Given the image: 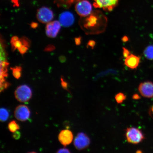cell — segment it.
Masks as SVG:
<instances>
[{"label":"cell","mask_w":153,"mask_h":153,"mask_svg":"<svg viewBox=\"0 0 153 153\" xmlns=\"http://www.w3.org/2000/svg\"><path fill=\"white\" fill-rule=\"evenodd\" d=\"M126 137L128 142L133 144L140 143L144 139V136L140 129L135 127L127 128Z\"/></svg>","instance_id":"cell-1"},{"label":"cell","mask_w":153,"mask_h":153,"mask_svg":"<svg viewBox=\"0 0 153 153\" xmlns=\"http://www.w3.org/2000/svg\"><path fill=\"white\" fill-rule=\"evenodd\" d=\"M32 94L31 89L26 85L19 86L15 90L14 93L15 98L22 102H28L31 98Z\"/></svg>","instance_id":"cell-2"},{"label":"cell","mask_w":153,"mask_h":153,"mask_svg":"<svg viewBox=\"0 0 153 153\" xmlns=\"http://www.w3.org/2000/svg\"><path fill=\"white\" fill-rule=\"evenodd\" d=\"M77 14L82 17H85L91 15L92 11L91 4L87 0H80L77 1L75 7Z\"/></svg>","instance_id":"cell-3"},{"label":"cell","mask_w":153,"mask_h":153,"mask_svg":"<svg viewBox=\"0 0 153 153\" xmlns=\"http://www.w3.org/2000/svg\"><path fill=\"white\" fill-rule=\"evenodd\" d=\"M54 15L53 11L48 7H42L38 10L37 18L42 23H48L52 21Z\"/></svg>","instance_id":"cell-4"},{"label":"cell","mask_w":153,"mask_h":153,"mask_svg":"<svg viewBox=\"0 0 153 153\" xmlns=\"http://www.w3.org/2000/svg\"><path fill=\"white\" fill-rule=\"evenodd\" d=\"M95 8L102 9L106 11H111L117 5L119 0H94Z\"/></svg>","instance_id":"cell-5"},{"label":"cell","mask_w":153,"mask_h":153,"mask_svg":"<svg viewBox=\"0 0 153 153\" xmlns=\"http://www.w3.org/2000/svg\"><path fill=\"white\" fill-rule=\"evenodd\" d=\"M90 143L88 137L83 133L78 134L74 141V145L78 150H81L87 148Z\"/></svg>","instance_id":"cell-6"},{"label":"cell","mask_w":153,"mask_h":153,"mask_svg":"<svg viewBox=\"0 0 153 153\" xmlns=\"http://www.w3.org/2000/svg\"><path fill=\"white\" fill-rule=\"evenodd\" d=\"M30 112L28 107L21 105L17 106L14 111V115L17 120L22 122L27 120L30 116Z\"/></svg>","instance_id":"cell-7"},{"label":"cell","mask_w":153,"mask_h":153,"mask_svg":"<svg viewBox=\"0 0 153 153\" xmlns=\"http://www.w3.org/2000/svg\"><path fill=\"white\" fill-rule=\"evenodd\" d=\"M139 93L143 97L152 98L153 97V83L150 81L143 82L140 84L138 88Z\"/></svg>","instance_id":"cell-8"},{"label":"cell","mask_w":153,"mask_h":153,"mask_svg":"<svg viewBox=\"0 0 153 153\" xmlns=\"http://www.w3.org/2000/svg\"><path fill=\"white\" fill-rule=\"evenodd\" d=\"M61 25L60 22L57 21L48 23L45 28L46 34L48 37H56L60 31Z\"/></svg>","instance_id":"cell-9"},{"label":"cell","mask_w":153,"mask_h":153,"mask_svg":"<svg viewBox=\"0 0 153 153\" xmlns=\"http://www.w3.org/2000/svg\"><path fill=\"white\" fill-rule=\"evenodd\" d=\"M58 139L61 144L66 146L72 143L73 139V134L69 130H63L59 133Z\"/></svg>","instance_id":"cell-10"},{"label":"cell","mask_w":153,"mask_h":153,"mask_svg":"<svg viewBox=\"0 0 153 153\" xmlns=\"http://www.w3.org/2000/svg\"><path fill=\"white\" fill-rule=\"evenodd\" d=\"M74 21V15L69 11L63 12L59 16V22L64 27H69L72 26Z\"/></svg>","instance_id":"cell-11"},{"label":"cell","mask_w":153,"mask_h":153,"mask_svg":"<svg viewBox=\"0 0 153 153\" xmlns=\"http://www.w3.org/2000/svg\"><path fill=\"white\" fill-rule=\"evenodd\" d=\"M140 58L136 55L130 54L125 58L124 63L129 68L134 69L139 66Z\"/></svg>","instance_id":"cell-12"},{"label":"cell","mask_w":153,"mask_h":153,"mask_svg":"<svg viewBox=\"0 0 153 153\" xmlns=\"http://www.w3.org/2000/svg\"><path fill=\"white\" fill-rule=\"evenodd\" d=\"M143 54L148 60L153 61V45L147 47L143 51Z\"/></svg>","instance_id":"cell-13"},{"label":"cell","mask_w":153,"mask_h":153,"mask_svg":"<svg viewBox=\"0 0 153 153\" xmlns=\"http://www.w3.org/2000/svg\"><path fill=\"white\" fill-rule=\"evenodd\" d=\"M9 114L8 110L4 108H1L0 110V119L1 122H4L8 120Z\"/></svg>","instance_id":"cell-14"},{"label":"cell","mask_w":153,"mask_h":153,"mask_svg":"<svg viewBox=\"0 0 153 153\" xmlns=\"http://www.w3.org/2000/svg\"><path fill=\"white\" fill-rule=\"evenodd\" d=\"M12 71L13 76L17 79H19L22 76V68L20 66H15L11 68Z\"/></svg>","instance_id":"cell-15"},{"label":"cell","mask_w":153,"mask_h":153,"mask_svg":"<svg viewBox=\"0 0 153 153\" xmlns=\"http://www.w3.org/2000/svg\"><path fill=\"white\" fill-rule=\"evenodd\" d=\"M8 128L9 131L13 133L20 129V126L14 120L9 122L8 124Z\"/></svg>","instance_id":"cell-16"},{"label":"cell","mask_w":153,"mask_h":153,"mask_svg":"<svg viewBox=\"0 0 153 153\" xmlns=\"http://www.w3.org/2000/svg\"><path fill=\"white\" fill-rule=\"evenodd\" d=\"M126 96L123 93H120L115 96V99L118 104H121L126 100Z\"/></svg>","instance_id":"cell-17"},{"label":"cell","mask_w":153,"mask_h":153,"mask_svg":"<svg viewBox=\"0 0 153 153\" xmlns=\"http://www.w3.org/2000/svg\"><path fill=\"white\" fill-rule=\"evenodd\" d=\"M13 51H15L16 49H18L22 45V42L19 39L15 42H10Z\"/></svg>","instance_id":"cell-18"},{"label":"cell","mask_w":153,"mask_h":153,"mask_svg":"<svg viewBox=\"0 0 153 153\" xmlns=\"http://www.w3.org/2000/svg\"><path fill=\"white\" fill-rule=\"evenodd\" d=\"M22 45L29 48L30 46V41L28 38L26 37H22L20 39Z\"/></svg>","instance_id":"cell-19"},{"label":"cell","mask_w":153,"mask_h":153,"mask_svg":"<svg viewBox=\"0 0 153 153\" xmlns=\"http://www.w3.org/2000/svg\"><path fill=\"white\" fill-rule=\"evenodd\" d=\"M61 85H62V87L63 89H64L65 90L67 91H68V83L67 82L65 81L64 78L63 77H61Z\"/></svg>","instance_id":"cell-20"},{"label":"cell","mask_w":153,"mask_h":153,"mask_svg":"<svg viewBox=\"0 0 153 153\" xmlns=\"http://www.w3.org/2000/svg\"><path fill=\"white\" fill-rule=\"evenodd\" d=\"M28 48L27 47L25 46L24 45H22V47L19 48L18 49L21 54L24 55L28 50Z\"/></svg>","instance_id":"cell-21"},{"label":"cell","mask_w":153,"mask_h":153,"mask_svg":"<svg viewBox=\"0 0 153 153\" xmlns=\"http://www.w3.org/2000/svg\"><path fill=\"white\" fill-rule=\"evenodd\" d=\"M21 133L20 131H16L15 132L13 133V138L15 140H18L20 139L21 137Z\"/></svg>","instance_id":"cell-22"},{"label":"cell","mask_w":153,"mask_h":153,"mask_svg":"<svg viewBox=\"0 0 153 153\" xmlns=\"http://www.w3.org/2000/svg\"><path fill=\"white\" fill-rule=\"evenodd\" d=\"M55 47L53 45H49L45 48V51H51L54 50Z\"/></svg>","instance_id":"cell-23"},{"label":"cell","mask_w":153,"mask_h":153,"mask_svg":"<svg viewBox=\"0 0 153 153\" xmlns=\"http://www.w3.org/2000/svg\"><path fill=\"white\" fill-rule=\"evenodd\" d=\"M70 150L66 148H62L59 149L58 151H57L56 153H70Z\"/></svg>","instance_id":"cell-24"},{"label":"cell","mask_w":153,"mask_h":153,"mask_svg":"<svg viewBox=\"0 0 153 153\" xmlns=\"http://www.w3.org/2000/svg\"><path fill=\"white\" fill-rule=\"evenodd\" d=\"M123 55L124 57H127L130 55V53L128 50L126 48H123Z\"/></svg>","instance_id":"cell-25"},{"label":"cell","mask_w":153,"mask_h":153,"mask_svg":"<svg viewBox=\"0 0 153 153\" xmlns=\"http://www.w3.org/2000/svg\"><path fill=\"white\" fill-rule=\"evenodd\" d=\"M12 1L14 7H19V0H11Z\"/></svg>","instance_id":"cell-26"},{"label":"cell","mask_w":153,"mask_h":153,"mask_svg":"<svg viewBox=\"0 0 153 153\" xmlns=\"http://www.w3.org/2000/svg\"><path fill=\"white\" fill-rule=\"evenodd\" d=\"M38 26V24L37 23L35 22H32L30 24V26L32 28H37Z\"/></svg>","instance_id":"cell-27"},{"label":"cell","mask_w":153,"mask_h":153,"mask_svg":"<svg viewBox=\"0 0 153 153\" xmlns=\"http://www.w3.org/2000/svg\"><path fill=\"white\" fill-rule=\"evenodd\" d=\"M132 98L134 100H138L140 98V97L138 94H134Z\"/></svg>","instance_id":"cell-28"},{"label":"cell","mask_w":153,"mask_h":153,"mask_svg":"<svg viewBox=\"0 0 153 153\" xmlns=\"http://www.w3.org/2000/svg\"><path fill=\"white\" fill-rule=\"evenodd\" d=\"M18 40H19V37H17V36H14L11 38L10 42H13L16 41Z\"/></svg>","instance_id":"cell-29"},{"label":"cell","mask_w":153,"mask_h":153,"mask_svg":"<svg viewBox=\"0 0 153 153\" xmlns=\"http://www.w3.org/2000/svg\"><path fill=\"white\" fill-rule=\"evenodd\" d=\"M75 42L76 45H79L80 43H81V39H80V38H76Z\"/></svg>","instance_id":"cell-30"},{"label":"cell","mask_w":153,"mask_h":153,"mask_svg":"<svg viewBox=\"0 0 153 153\" xmlns=\"http://www.w3.org/2000/svg\"><path fill=\"white\" fill-rule=\"evenodd\" d=\"M152 112L153 113V106L152 107Z\"/></svg>","instance_id":"cell-31"},{"label":"cell","mask_w":153,"mask_h":153,"mask_svg":"<svg viewBox=\"0 0 153 153\" xmlns=\"http://www.w3.org/2000/svg\"><path fill=\"white\" fill-rule=\"evenodd\" d=\"M79 1V0H76V1L77 2V1Z\"/></svg>","instance_id":"cell-32"}]
</instances>
